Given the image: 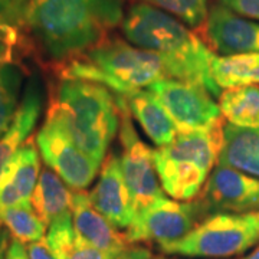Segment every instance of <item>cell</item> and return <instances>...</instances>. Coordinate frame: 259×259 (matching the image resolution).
I'll return each mask as SVG.
<instances>
[{"mask_svg": "<svg viewBox=\"0 0 259 259\" xmlns=\"http://www.w3.org/2000/svg\"><path fill=\"white\" fill-rule=\"evenodd\" d=\"M199 204L203 212L213 213L259 210V177L218 164L202 189Z\"/></svg>", "mask_w": 259, "mask_h": 259, "instance_id": "obj_10", "label": "cell"}, {"mask_svg": "<svg viewBox=\"0 0 259 259\" xmlns=\"http://www.w3.org/2000/svg\"><path fill=\"white\" fill-rule=\"evenodd\" d=\"M71 214L76 238L85 243L104 250H124L130 248L125 233L118 231V228L94 207L87 192L75 190Z\"/></svg>", "mask_w": 259, "mask_h": 259, "instance_id": "obj_15", "label": "cell"}, {"mask_svg": "<svg viewBox=\"0 0 259 259\" xmlns=\"http://www.w3.org/2000/svg\"><path fill=\"white\" fill-rule=\"evenodd\" d=\"M120 105V164L125 185L128 187L136 213L164 196L154 167L153 150L140 139L133 125L131 114L122 97L117 95Z\"/></svg>", "mask_w": 259, "mask_h": 259, "instance_id": "obj_6", "label": "cell"}, {"mask_svg": "<svg viewBox=\"0 0 259 259\" xmlns=\"http://www.w3.org/2000/svg\"><path fill=\"white\" fill-rule=\"evenodd\" d=\"M39 175L36 139L30 137L0 173V207L30 204Z\"/></svg>", "mask_w": 259, "mask_h": 259, "instance_id": "obj_14", "label": "cell"}, {"mask_svg": "<svg viewBox=\"0 0 259 259\" xmlns=\"http://www.w3.org/2000/svg\"><path fill=\"white\" fill-rule=\"evenodd\" d=\"M204 37L213 52L223 56L259 54V23L214 5L202 26Z\"/></svg>", "mask_w": 259, "mask_h": 259, "instance_id": "obj_12", "label": "cell"}, {"mask_svg": "<svg viewBox=\"0 0 259 259\" xmlns=\"http://www.w3.org/2000/svg\"><path fill=\"white\" fill-rule=\"evenodd\" d=\"M124 20V0H30L26 28L55 64L82 55Z\"/></svg>", "mask_w": 259, "mask_h": 259, "instance_id": "obj_1", "label": "cell"}, {"mask_svg": "<svg viewBox=\"0 0 259 259\" xmlns=\"http://www.w3.org/2000/svg\"><path fill=\"white\" fill-rule=\"evenodd\" d=\"M122 33L130 44L156 54L168 78L200 85L221 97V88L212 78L216 54L182 20L151 5L139 3L122 20Z\"/></svg>", "mask_w": 259, "mask_h": 259, "instance_id": "obj_2", "label": "cell"}, {"mask_svg": "<svg viewBox=\"0 0 259 259\" xmlns=\"http://www.w3.org/2000/svg\"><path fill=\"white\" fill-rule=\"evenodd\" d=\"M153 157L164 193L180 202L193 200L203 189L212 171L192 154L170 146L154 150Z\"/></svg>", "mask_w": 259, "mask_h": 259, "instance_id": "obj_11", "label": "cell"}, {"mask_svg": "<svg viewBox=\"0 0 259 259\" xmlns=\"http://www.w3.org/2000/svg\"><path fill=\"white\" fill-rule=\"evenodd\" d=\"M23 71L18 65L0 66V137L9 128L18 111Z\"/></svg>", "mask_w": 259, "mask_h": 259, "instance_id": "obj_23", "label": "cell"}, {"mask_svg": "<svg viewBox=\"0 0 259 259\" xmlns=\"http://www.w3.org/2000/svg\"><path fill=\"white\" fill-rule=\"evenodd\" d=\"M5 259H29L25 245L13 239V241L9 243V246H8L6 258Z\"/></svg>", "mask_w": 259, "mask_h": 259, "instance_id": "obj_31", "label": "cell"}, {"mask_svg": "<svg viewBox=\"0 0 259 259\" xmlns=\"http://www.w3.org/2000/svg\"><path fill=\"white\" fill-rule=\"evenodd\" d=\"M219 108L228 124L241 128H259V85L225 90L219 97Z\"/></svg>", "mask_w": 259, "mask_h": 259, "instance_id": "obj_20", "label": "cell"}, {"mask_svg": "<svg viewBox=\"0 0 259 259\" xmlns=\"http://www.w3.org/2000/svg\"><path fill=\"white\" fill-rule=\"evenodd\" d=\"M157 259H161V258H157Z\"/></svg>", "mask_w": 259, "mask_h": 259, "instance_id": "obj_35", "label": "cell"}, {"mask_svg": "<svg viewBox=\"0 0 259 259\" xmlns=\"http://www.w3.org/2000/svg\"><path fill=\"white\" fill-rule=\"evenodd\" d=\"M212 78L221 90L259 85V54L216 56Z\"/></svg>", "mask_w": 259, "mask_h": 259, "instance_id": "obj_21", "label": "cell"}, {"mask_svg": "<svg viewBox=\"0 0 259 259\" xmlns=\"http://www.w3.org/2000/svg\"><path fill=\"white\" fill-rule=\"evenodd\" d=\"M88 196L94 207L115 228L127 229L131 225L136 209L121 171L120 156L115 153L105 157L98 180Z\"/></svg>", "mask_w": 259, "mask_h": 259, "instance_id": "obj_13", "label": "cell"}, {"mask_svg": "<svg viewBox=\"0 0 259 259\" xmlns=\"http://www.w3.org/2000/svg\"><path fill=\"white\" fill-rule=\"evenodd\" d=\"M0 225L23 245L44 239L47 231V225L39 219L32 204L0 207Z\"/></svg>", "mask_w": 259, "mask_h": 259, "instance_id": "obj_22", "label": "cell"}, {"mask_svg": "<svg viewBox=\"0 0 259 259\" xmlns=\"http://www.w3.org/2000/svg\"><path fill=\"white\" fill-rule=\"evenodd\" d=\"M9 243V231L0 225V259L6 258V250Z\"/></svg>", "mask_w": 259, "mask_h": 259, "instance_id": "obj_33", "label": "cell"}, {"mask_svg": "<svg viewBox=\"0 0 259 259\" xmlns=\"http://www.w3.org/2000/svg\"><path fill=\"white\" fill-rule=\"evenodd\" d=\"M74 192L49 167H44L37 179L30 204L39 219L49 226L56 218L71 212Z\"/></svg>", "mask_w": 259, "mask_h": 259, "instance_id": "obj_19", "label": "cell"}, {"mask_svg": "<svg viewBox=\"0 0 259 259\" xmlns=\"http://www.w3.org/2000/svg\"><path fill=\"white\" fill-rule=\"evenodd\" d=\"M127 252L124 250H104L98 249L95 246H91L85 243L81 239H76L74 252L71 253L69 259H121L122 255Z\"/></svg>", "mask_w": 259, "mask_h": 259, "instance_id": "obj_28", "label": "cell"}, {"mask_svg": "<svg viewBox=\"0 0 259 259\" xmlns=\"http://www.w3.org/2000/svg\"><path fill=\"white\" fill-rule=\"evenodd\" d=\"M120 97L127 104L131 117L136 118L146 136L157 147H164L176 139L179 134L176 124L147 88Z\"/></svg>", "mask_w": 259, "mask_h": 259, "instance_id": "obj_17", "label": "cell"}, {"mask_svg": "<svg viewBox=\"0 0 259 259\" xmlns=\"http://www.w3.org/2000/svg\"><path fill=\"white\" fill-rule=\"evenodd\" d=\"M49 248L56 255L58 259H69L76 245V233L72 223L71 212L65 213L56 218L54 222L48 226V233L45 236Z\"/></svg>", "mask_w": 259, "mask_h": 259, "instance_id": "obj_25", "label": "cell"}, {"mask_svg": "<svg viewBox=\"0 0 259 259\" xmlns=\"http://www.w3.org/2000/svg\"><path fill=\"white\" fill-rule=\"evenodd\" d=\"M259 242V210L219 212L197 223L182 239L160 249L187 258H229L241 255Z\"/></svg>", "mask_w": 259, "mask_h": 259, "instance_id": "obj_5", "label": "cell"}, {"mask_svg": "<svg viewBox=\"0 0 259 259\" xmlns=\"http://www.w3.org/2000/svg\"><path fill=\"white\" fill-rule=\"evenodd\" d=\"M157 9L182 20L190 28H202L209 15L207 0H147Z\"/></svg>", "mask_w": 259, "mask_h": 259, "instance_id": "obj_24", "label": "cell"}, {"mask_svg": "<svg viewBox=\"0 0 259 259\" xmlns=\"http://www.w3.org/2000/svg\"><path fill=\"white\" fill-rule=\"evenodd\" d=\"M29 259H58L56 255L49 248L47 239H40V241L28 243L26 246Z\"/></svg>", "mask_w": 259, "mask_h": 259, "instance_id": "obj_30", "label": "cell"}, {"mask_svg": "<svg viewBox=\"0 0 259 259\" xmlns=\"http://www.w3.org/2000/svg\"><path fill=\"white\" fill-rule=\"evenodd\" d=\"M218 164L259 177V128L225 125Z\"/></svg>", "mask_w": 259, "mask_h": 259, "instance_id": "obj_18", "label": "cell"}, {"mask_svg": "<svg viewBox=\"0 0 259 259\" xmlns=\"http://www.w3.org/2000/svg\"><path fill=\"white\" fill-rule=\"evenodd\" d=\"M147 90L164 107L179 133L209 130L223 118L219 104L200 85L166 78L150 85Z\"/></svg>", "mask_w": 259, "mask_h": 259, "instance_id": "obj_7", "label": "cell"}, {"mask_svg": "<svg viewBox=\"0 0 259 259\" xmlns=\"http://www.w3.org/2000/svg\"><path fill=\"white\" fill-rule=\"evenodd\" d=\"M121 259H153L150 250L146 248H128Z\"/></svg>", "mask_w": 259, "mask_h": 259, "instance_id": "obj_32", "label": "cell"}, {"mask_svg": "<svg viewBox=\"0 0 259 259\" xmlns=\"http://www.w3.org/2000/svg\"><path fill=\"white\" fill-rule=\"evenodd\" d=\"M242 259H259V245L255 248V249L250 252L249 255H246V256H243Z\"/></svg>", "mask_w": 259, "mask_h": 259, "instance_id": "obj_34", "label": "cell"}, {"mask_svg": "<svg viewBox=\"0 0 259 259\" xmlns=\"http://www.w3.org/2000/svg\"><path fill=\"white\" fill-rule=\"evenodd\" d=\"M25 54V37L20 28L0 23V66L16 65Z\"/></svg>", "mask_w": 259, "mask_h": 259, "instance_id": "obj_26", "label": "cell"}, {"mask_svg": "<svg viewBox=\"0 0 259 259\" xmlns=\"http://www.w3.org/2000/svg\"><path fill=\"white\" fill-rule=\"evenodd\" d=\"M202 212L199 202H180L163 196L136 213L124 233L130 245L136 242L166 245L186 236L197 225Z\"/></svg>", "mask_w": 259, "mask_h": 259, "instance_id": "obj_8", "label": "cell"}, {"mask_svg": "<svg viewBox=\"0 0 259 259\" xmlns=\"http://www.w3.org/2000/svg\"><path fill=\"white\" fill-rule=\"evenodd\" d=\"M36 146L47 166L74 190H85L101 170L102 163L47 122L36 134Z\"/></svg>", "mask_w": 259, "mask_h": 259, "instance_id": "obj_9", "label": "cell"}, {"mask_svg": "<svg viewBox=\"0 0 259 259\" xmlns=\"http://www.w3.org/2000/svg\"><path fill=\"white\" fill-rule=\"evenodd\" d=\"M30 0H0V23L16 28L26 26Z\"/></svg>", "mask_w": 259, "mask_h": 259, "instance_id": "obj_27", "label": "cell"}, {"mask_svg": "<svg viewBox=\"0 0 259 259\" xmlns=\"http://www.w3.org/2000/svg\"><path fill=\"white\" fill-rule=\"evenodd\" d=\"M59 78L100 83L115 95L146 90L168 78L156 54L121 39H104L82 55L56 64Z\"/></svg>", "mask_w": 259, "mask_h": 259, "instance_id": "obj_4", "label": "cell"}, {"mask_svg": "<svg viewBox=\"0 0 259 259\" xmlns=\"http://www.w3.org/2000/svg\"><path fill=\"white\" fill-rule=\"evenodd\" d=\"M45 122L64 133L97 161L104 163L120 130L118 98L100 83L58 78Z\"/></svg>", "mask_w": 259, "mask_h": 259, "instance_id": "obj_3", "label": "cell"}, {"mask_svg": "<svg viewBox=\"0 0 259 259\" xmlns=\"http://www.w3.org/2000/svg\"><path fill=\"white\" fill-rule=\"evenodd\" d=\"M221 5L243 18L259 20V0H219Z\"/></svg>", "mask_w": 259, "mask_h": 259, "instance_id": "obj_29", "label": "cell"}, {"mask_svg": "<svg viewBox=\"0 0 259 259\" xmlns=\"http://www.w3.org/2000/svg\"><path fill=\"white\" fill-rule=\"evenodd\" d=\"M42 111V91L36 79H30L25 94L19 102L15 118L0 137V173L12 157L30 139Z\"/></svg>", "mask_w": 259, "mask_h": 259, "instance_id": "obj_16", "label": "cell"}]
</instances>
